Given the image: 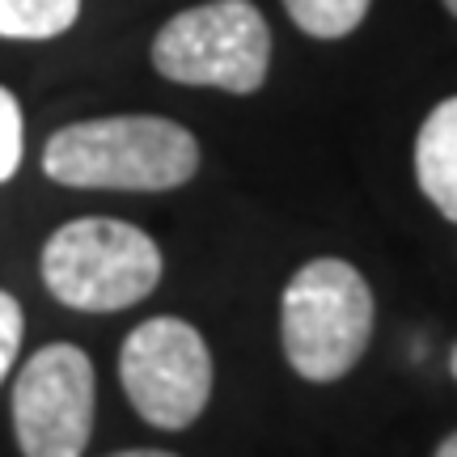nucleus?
Listing matches in <instances>:
<instances>
[{
  "label": "nucleus",
  "instance_id": "obj_1",
  "mask_svg": "<svg viewBox=\"0 0 457 457\" xmlns=\"http://www.w3.org/2000/svg\"><path fill=\"white\" fill-rule=\"evenodd\" d=\"M43 170L81 191H174L195 179L199 140L162 114L81 119L47 140Z\"/></svg>",
  "mask_w": 457,
  "mask_h": 457
},
{
  "label": "nucleus",
  "instance_id": "obj_2",
  "mask_svg": "<svg viewBox=\"0 0 457 457\" xmlns=\"http://www.w3.org/2000/svg\"><path fill=\"white\" fill-rule=\"evenodd\" d=\"M162 250L145 228L111 216H81L60 225L38 259L47 293L81 313L140 305L162 284Z\"/></svg>",
  "mask_w": 457,
  "mask_h": 457
},
{
  "label": "nucleus",
  "instance_id": "obj_3",
  "mask_svg": "<svg viewBox=\"0 0 457 457\" xmlns=\"http://www.w3.org/2000/svg\"><path fill=\"white\" fill-rule=\"evenodd\" d=\"M279 339L296 377L339 381L360 364L373 339V288L352 262H305L279 301Z\"/></svg>",
  "mask_w": 457,
  "mask_h": 457
},
{
  "label": "nucleus",
  "instance_id": "obj_4",
  "mask_svg": "<svg viewBox=\"0 0 457 457\" xmlns=\"http://www.w3.org/2000/svg\"><path fill=\"white\" fill-rule=\"evenodd\" d=\"M153 68L165 81L254 94L271 68V30L250 0H208L182 9L153 38Z\"/></svg>",
  "mask_w": 457,
  "mask_h": 457
},
{
  "label": "nucleus",
  "instance_id": "obj_5",
  "mask_svg": "<svg viewBox=\"0 0 457 457\" xmlns=\"http://www.w3.org/2000/svg\"><path fill=\"white\" fill-rule=\"evenodd\" d=\"M119 377L145 424L179 432L195 424L212 398V352L191 322L148 318L123 339Z\"/></svg>",
  "mask_w": 457,
  "mask_h": 457
},
{
  "label": "nucleus",
  "instance_id": "obj_6",
  "mask_svg": "<svg viewBox=\"0 0 457 457\" xmlns=\"http://www.w3.org/2000/svg\"><path fill=\"white\" fill-rule=\"evenodd\" d=\"M98 377L77 343L38 347L13 381V432L21 457H81L94 432Z\"/></svg>",
  "mask_w": 457,
  "mask_h": 457
},
{
  "label": "nucleus",
  "instance_id": "obj_7",
  "mask_svg": "<svg viewBox=\"0 0 457 457\" xmlns=\"http://www.w3.org/2000/svg\"><path fill=\"white\" fill-rule=\"evenodd\" d=\"M415 179L428 204L457 225V94L432 106L415 136Z\"/></svg>",
  "mask_w": 457,
  "mask_h": 457
},
{
  "label": "nucleus",
  "instance_id": "obj_8",
  "mask_svg": "<svg viewBox=\"0 0 457 457\" xmlns=\"http://www.w3.org/2000/svg\"><path fill=\"white\" fill-rule=\"evenodd\" d=\"M81 0H0V38H55L77 26Z\"/></svg>",
  "mask_w": 457,
  "mask_h": 457
},
{
  "label": "nucleus",
  "instance_id": "obj_9",
  "mask_svg": "<svg viewBox=\"0 0 457 457\" xmlns=\"http://www.w3.org/2000/svg\"><path fill=\"white\" fill-rule=\"evenodd\" d=\"M369 4L373 0H284L296 30L310 38H347L369 17Z\"/></svg>",
  "mask_w": 457,
  "mask_h": 457
},
{
  "label": "nucleus",
  "instance_id": "obj_10",
  "mask_svg": "<svg viewBox=\"0 0 457 457\" xmlns=\"http://www.w3.org/2000/svg\"><path fill=\"white\" fill-rule=\"evenodd\" d=\"M21 165V106L0 85V182H9Z\"/></svg>",
  "mask_w": 457,
  "mask_h": 457
},
{
  "label": "nucleus",
  "instance_id": "obj_11",
  "mask_svg": "<svg viewBox=\"0 0 457 457\" xmlns=\"http://www.w3.org/2000/svg\"><path fill=\"white\" fill-rule=\"evenodd\" d=\"M17 347H21V305H17L13 293L0 288V386L13 369Z\"/></svg>",
  "mask_w": 457,
  "mask_h": 457
},
{
  "label": "nucleus",
  "instance_id": "obj_12",
  "mask_svg": "<svg viewBox=\"0 0 457 457\" xmlns=\"http://www.w3.org/2000/svg\"><path fill=\"white\" fill-rule=\"evenodd\" d=\"M111 457H179V453H165V449H123V453H111Z\"/></svg>",
  "mask_w": 457,
  "mask_h": 457
},
{
  "label": "nucleus",
  "instance_id": "obj_13",
  "mask_svg": "<svg viewBox=\"0 0 457 457\" xmlns=\"http://www.w3.org/2000/svg\"><path fill=\"white\" fill-rule=\"evenodd\" d=\"M436 457H457V432H453V436H445L441 449H436Z\"/></svg>",
  "mask_w": 457,
  "mask_h": 457
},
{
  "label": "nucleus",
  "instance_id": "obj_14",
  "mask_svg": "<svg viewBox=\"0 0 457 457\" xmlns=\"http://www.w3.org/2000/svg\"><path fill=\"white\" fill-rule=\"evenodd\" d=\"M449 369H453V377H457V347H453V356H449Z\"/></svg>",
  "mask_w": 457,
  "mask_h": 457
},
{
  "label": "nucleus",
  "instance_id": "obj_15",
  "mask_svg": "<svg viewBox=\"0 0 457 457\" xmlns=\"http://www.w3.org/2000/svg\"><path fill=\"white\" fill-rule=\"evenodd\" d=\"M445 9H449V13L457 17V0H445Z\"/></svg>",
  "mask_w": 457,
  "mask_h": 457
}]
</instances>
